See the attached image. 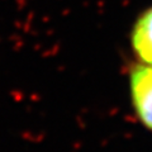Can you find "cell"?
Returning a JSON list of instances; mask_svg holds the SVG:
<instances>
[{
    "label": "cell",
    "mask_w": 152,
    "mask_h": 152,
    "mask_svg": "<svg viewBox=\"0 0 152 152\" xmlns=\"http://www.w3.org/2000/svg\"><path fill=\"white\" fill-rule=\"evenodd\" d=\"M131 45L141 62L152 65V7L140 14L132 28Z\"/></svg>",
    "instance_id": "2"
},
{
    "label": "cell",
    "mask_w": 152,
    "mask_h": 152,
    "mask_svg": "<svg viewBox=\"0 0 152 152\" xmlns=\"http://www.w3.org/2000/svg\"><path fill=\"white\" fill-rule=\"evenodd\" d=\"M131 91L140 119L152 129V65L140 62L132 66Z\"/></svg>",
    "instance_id": "1"
}]
</instances>
